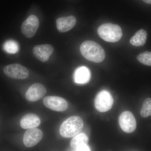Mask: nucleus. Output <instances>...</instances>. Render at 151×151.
Returning <instances> with one entry per match:
<instances>
[{"label": "nucleus", "mask_w": 151, "mask_h": 151, "mask_svg": "<svg viewBox=\"0 0 151 151\" xmlns=\"http://www.w3.org/2000/svg\"><path fill=\"white\" fill-rule=\"evenodd\" d=\"M145 2L147 3V4H151V0H143Z\"/></svg>", "instance_id": "21"}, {"label": "nucleus", "mask_w": 151, "mask_h": 151, "mask_svg": "<svg viewBox=\"0 0 151 151\" xmlns=\"http://www.w3.org/2000/svg\"><path fill=\"white\" fill-rule=\"evenodd\" d=\"M119 122L121 129L126 133H132L137 128L136 119L133 113L130 111L123 112L119 116Z\"/></svg>", "instance_id": "6"}, {"label": "nucleus", "mask_w": 151, "mask_h": 151, "mask_svg": "<svg viewBox=\"0 0 151 151\" xmlns=\"http://www.w3.org/2000/svg\"><path fill=\"white\" fill-rule=\"evenodd\" d=\"M39 25V20L37 17L31 15L22 24V32L26 37H32L37 31Z\"/></svg>", "instance_id": "8"}, {"label": "nucleus", "mask_w": 151, "mask_h": 151, "mask_svg": "<svg viewBox=\"0 0 151 151\" xmlns=\"http://www.w3.org/2000/svg\"><path fill=\"white\" fill-rule=\"evenodd\" d=\"M83 127L84 123L80 117L71 116L61 124L60 128V134L64 138L73 137L80 134Z\"/></svg>", "instance_id": "2"}, {"label": "nucleus", "mask_w": 151, "mask_h": 151, "mask_svg": "<svg viewBox=\"0 0 151 151\" xmlns=\"http://www.w3.org/2000/svg\"><path fill=\"white\" fill-rule=\"evenodd\" d=\"M46 92V88L42 84L35 83L28 89L25 94L26 98L30 102H35L43 97Z\"/></svg>", "instance_id": "10"}, {"label": "nucleus", "mask_w": 151, "mask_h": 151, "mask_svg": "<svg viewBox=\"0 0 151 151\" xmlns=\"http://www.w3.org/2000/svg\"><path fill=\"white\" fill-rule=\"evenodd\" d=\"M114 103L111 93L106 90H103L97 94L94 105L97 111L100 112H107L111 110Z\"/></svg>", "instance_id": "4"}, {"label": "nucleus", "mask_w": 151, "mask_h": 151, "mask_svg": "<svg viewBox=\"0 0 151 151\" xmlns=\"http://www.w3.org/2000/svg\"><path fill=\"white\" fill-rule=\"evenodd\" d=\"M80 50L82 55L89 61L100 63L105 59V50L100 45L93 41H84L81 44Z\"/></svg>", "instance_id": "1"}, {"label": "nucleus", "mask_w": 151, "mask_h": 151, "mask_svg": "<svg viewBox=\"0 0 151 151\" xmlns=\"http://www.w3.org/2000/svg\"><path fill=\"white\" fill-rule=\"evenodd\" d=\"M43 102L46 108L57 112L65 111L68 107V103L65 99L57 96H47L44 98Z\"/></svg>", "instance_id": "7"}, {"label": "nucleus", "mask_w": 151, "mask_h": 151, "mask_svg": "<svg viewBox=\"0 0 151 151\" xmlns=\"http://www.w3.org/2000/svg\"><path fill=\"white\" fill-rule=\"evenodd\" d=\"M40 118L34 114H28L22 117L20 121V126L22 129H28L37 127L40 125Z\"/></svg>", "instance_id": "13"}, {"label": "nucleus", "mask_w": 151, "mask_h": 151, "mask_svg": "<svg viewBox=\"0 0 151 151\" xmlns=\"http://www.w3.org/2000/svg\"><path fill=\"white\" fill-rule=\"evenodd\" d=\"M98 35L103 40L110 42L119 41L122 38V28L117 24L106 23L101 25L98 28Z\"/></svg>", "instance_id": "3"}, {"label": "nucleus", "mask_w": 151, "mask_h": 151, "mask_svg": "<svg viewBox=\"0 0 151 151\" xmlns=\"http://www.w3.org/2000/svg\"><path fill=\"white\" fill-rule=\"evenodd\" d=\"M140 114L144 118L151 116V98H147L144 101L141 108Z\"/></svg>", "instance_id": "18"}, {"label": "nucleus", "mask_w": 151, "mask_h": 151, "mask_svg": "<svg viewBox=\"0 0 151 151\" xmlns=\"http://www.w3.org/2000/svg\"><path fill=\"white\" fill-rule=\"evenodd\" d=\"M138 61L144 65L151 66V52L146 51L139 54L137 57Z\"/></svg>", "instance_id": "19"}, {"label": "nucleus", "mask_w": 151, "mask_h": 151, "mask_svg": "<svg viewBox=\"0 0 151 151\" xmlns=\"http://www.w3.org/2000/svg\"><path fill=\"white\" fill-rule=\"evenodd\" d=\"M42 136V132L39 129L36 128L28 129L24 135V144L26 147H31L40 142Z\"/></svg>", "instance_id": "9"}, {"label": "nucleus", "mask_w": 151, "mask_h": 151, "mask_svg": "<svg viewBox=\"0 0 151 151\" xmlns=\"http://www.w3.org/2000/svg\"><path fill=\"white\" fill-rule=\"evenodd\" d=\"M89 138L84 133H80L73 137L70 142V146L72 149H76L81 146L87 145Z\"/></svg>", "instance_id": "16"}, {"label": "nucleus", "mask_w": 151, "mask_h": 151, "mask_svg": "<svg viewBox=\"0 0 151 151\" xmlns=\"http://www.w3.org/2000/svg\"><path fill=\"white\" fill-rule=\"evenodd\" d=\"M4 50L10 54H15L19 49L18 43L16 41L9 40L6 41L3 45Z\"/></svg>", "instance_id": "17"}, {"label": "nucleus", "mask_w": 151, "mask_h": 151, "mask_svg": "<svg viewBox=\"0 0 151 151\" xmlns=\"http://www.w3.org/2000/svg\"><path fill=\"white\" fill-rule=\"evenodd\" d=\"M74 151H91L90 148L87 145L81 146L74 150Z\"/></svg>", "instance_id": "20"}, {"label": "nucleus", "mask_w": 151, "mask_h": 151, "mask_svg": "<svg viewBox=\"0 0 151 151\" xmlns=\"http://www.w3.org/2000/svg\"><path fill=\"white\" fill-rule=\"evenodd\" d=\"M76 22V19L73 16L60 17L56 20L57 28L60 32H66L74 27Z\"/></svg>", "instance_id": "12"}, {"label": "nucleus", "mask_w": 151, "mask_h": 151, "mask_svg": "<svg viewBox=\"0 0 151 151\" xmlns=\"http://www.w3.org/2000/svg\"><path fill=\"white\" fill-rule=\"evenodd\" d=\"M91 78L90 70L85 66H81L76 68L73 74V78L76 83L85 84L89 82Z\"/></svg>", "instance_id": "14"}, {"label": "nucleus", "mask_w": 151, "mask_h": 151, "mask_svg": "<svg viewBox=\"0 0 151 151\" xmlns=\"http://www.w3.org/2000/svg\"><path fill=\"white\" fill-rule=\"evenodd\" d=\"M147 37V33L145 30H139L130 39V43L136 47L142 46L146 43Z\"/></svg>", "instance_id": "15"}, {"label": "nucleus", "mask_w": 151, "mask_h": 151, "mask_svg": "<svg viewBox=\"0 0 151 151\" xmlns=\"http://www.w3.org/2000/svg\"><path fill=\"white\" fill-rule=\"evenodd\" d=\"M54 50L53 47L50 45L44 44L36 45L33 49L34 55L42 62L48 60Z\"/></svg>", "instance_id": "11"}, {"label": "nucleus", "mask_w": 151, "mask_h": 151, "mask_svg": "<svg viewBox=\"0 0 151 151\" xmlns=\"http://www.w3.org/2000/svg\"><path fill=\"white\" fill-rule=\"evenodd\" d=\"M4 72L7 76L16 79H25L29 76L26 68L18 63L9 64L4 68Z\"/></svg>", "instance_id": "5"}]
</instances>
